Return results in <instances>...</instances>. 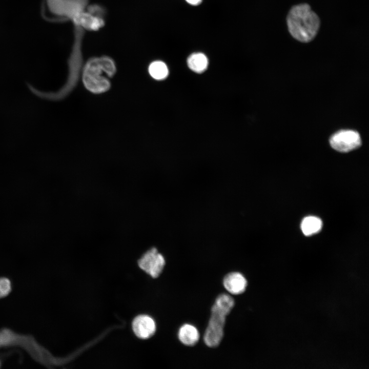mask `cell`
Instances as JSON below:
<instances>
[{
	"label": "cell",
	"instance_id": "obj_7",
	"mask_svg": "<svg viewBox=\"0 0 369 369\" xmlns=\"http://www.w3.org/2000/svg\"><path fill=\"white\" fill-rule=\"evenodd\" d=\"M71 19L74 25L89 30H97L104 25V20L101 16L94 15L89 11L85 12L84 10L76 14Z\"/></svg>",
	"mask_w": 369,
	"mask_h": 369
},
{
	"label": "cell",
	"instance_id": "obj_3",
	"mask_svg": "<svg viewBox=\"0 0 369 369\" xmlns=\"http://www.w3.org/2000/svg\"><path fill=\"white\" fill-rule=\"evenodd\" d=\"M227 315L213 305L211 316L203 336L205 344L209 347L217 346L223 337Z\"/></svg>",
	"mask_w": 369,
	"mask_h": 369
},
{
	"label": "cell",
	"instance_id": "obj_2",
	"mask_svg": "<svg viewBox=\"0 0 369 369\" xmlns=\"http://www.w3.org/2000/svg\"><path fill=\"white\" fill-rule=\"evenodd\" d=\"M116 66L114 61L107 56L90 59L84 67L83 81L87 90L94 93L107 91L111 84L109 79L102 75L105 73L108 77L115 73Z\"/></svg>",
	"mask_w": 369,
	"mask_h": 369
},
{
	"label": "cell",
	"instance_id": "obj_13",
	"mask_svg": "<svg viewBox=\"0 0 369 369\" xmlns=\"http://www.w3.org/2000/svg\"><path fill=\"white\" fill-rule=\"evenodd\" d=\"M234 304V299L231 296L222 294L217 297L213 306L227 316L233 308Z\"/></svg>",
	"mask_w": 369,
	"mask_h": 369
},
{
	"label": "cell",
	"instance_id": "obj_12",
	"mask_svg": "<svg viewBox=\"0 0 369 369\" xmlns=\"http://www.w3.org/2000/svg\"><path fill=\"white\" fill-rule=\"evenodd\" d=\"M149 72L150 75L156 80H162L166 78L169 73L166 64L162 61H154L149 67Z\"/></svg>",
	"mask_w": 369,
	"mask_h": 369
},
{
	"label": "cell",
	"instance_id": "obj_9",
	"mask_svg": "<svg viewBox=\"0 0 369 369\" xmlns=\"http://www.w3.org/2000/svg\"><path fill=\"white\" fill-rule=\"evenodd\" d=\"M178 337L180 341L187 346L196 344L200 337L198 330L193 325L184 324L179 329Z\"/></svg>",
	"mask_w": 369,
	"mask_h": 369
},
{
	"label": "cell",
	"instance_id": "obj_6",
	"mask_svg": "<svg viewBox=\"0 0 369 369\" xmlns=\"http://www.w3.org/2000/svg\"><path fill=\"white\" fill-rule=\"evenodd\" d=\"M132 329L139 338L146 339L151 337L156 332V323L153 319L147 315L136 316L132 321Z\"/></svg>",
	"mask_w": 369,
	"mask_h": 369
},
{
	"label": "cell",
	"instance_id": "obj_8",
	"mask_svg": "<svg viewBox=\"0 0 369 369\" xmlns=\"http://www.w3.org/2000/svg\"><path fill=\"white\" fill-rule=\"evenodd\" d=\"M224 288L233 295L243 293L247 286V281L243 275L237 272H231L225 276L223 280Z\"/></svg>",
	"mask_w": 369,
	"mask_h": 369
},
{
	"label": "cell",
	"instance_id": "obj_10",
	"mask_svg": "<svg viewBox=\"0 0 369 369\" xmlns=\"http://www.w3.org/2000/svg\"><path fill=\"white\" fill-rule=\"evenodd\" d=\"M207 57L202 53H194L188 58L187 64L193 71L200 73L204 72L208 66Z\"/></svg>",
	"mask_w": 369,
	"mask_h": 369
},
{
	"label": "cell",
	"instance_id": "obj_14",
	"mask_svg": "<svg viewBox=\"0 0 369 369\" xmlns=\"http://www.w3.org/2000/svg\"><path fill=\"white\" fill-rule=\"evenodd\" d=\"M11 290V283L5 278H0V298L7 295Z\"/></svg>",
	"mask_w": 369,
	"mask_h": 369
},
{
	"label": "cell",
	"instance_id": "obj_4",
	"mask_svg": "<svg viewBox=\"0 0 369 369\" xmlns=\"http://www.w3.org/2000/svg\"><path fill=\"white\" fill-rule=\"evenodd\" d=\"M139 267L152 277H158L162 272L166 261L156 248H151L138 260Z\"/></svg>",
	"mask_w": 369,
	"mask_h": 369
},
{
	"label": "cell",
	"instance_id": "obj_1",
	"mask_svg": "<svg viewBox=\"0 0 369 369\" xmlns=\"http://www.w3.org/2000/svg\"><path fill=\"white\" fill-rule=\"evenodd\" d=\"M287 25L291 34L297 40L309 42L316 36L320 20L308 4L294 6L287 16Z\"/></svg>",
	"mask_w": 369,
	"mask_h": 369
},
{
	"label": "cell",
	"instance_id": "obj_5",
	"mask_svg": "<svg viewBox=\"0 0 369 369\" xmlns=\"http://www.w3.org/2000/svg\"><path fill=\"white\" fill-rule=\"evenodd\" d=\"M331 147L339 152H347L359 147L361 144L359 134L353 130H344L333 134L330 139Z\"/></svg>",
	"mask_w": 369,
	"mask_h": 369
},
{
	"label": "cell",
	"instance_id": "obj_11",
	"mask_svg": "<svg viewBox=\"0 0 369 369\" xmlns=\"http://www.w3.org/2000/svg\"><path fill=\"white\" fill-rule=\"evenodd\" d=\"M322 225V221L319 218L310 216L302 220L301 229L305 236H311L319 232L321 229Z\"/></svg>",
	"mask_w": 369,
	"mask_h": 369
},
{
	"label": "cell",
	"instance_id": "obj_15",
	"mask_svg": "<svg viewBox=\"0 0 369 369\" xmlns=\"http://www.w3.org/2000/svg\"><path fill=\"white\" fill-rule=\"evenodd\" d=\"M186 2L192 5H197L199 4L202 0H186Z\"/></svg>",
	"mask_w": 369,
	"mask_h": 369
}]
</instances>
